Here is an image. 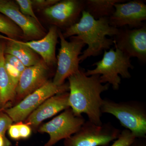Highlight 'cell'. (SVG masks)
Wrapping results in <instances>:
<instances>
[{"instance_id": "7402d4cb", "label": "cell", "mask_w": 146, "mask_h": 146, "mask_svg": "<svg viewBox=\"0 0 146 146\" xmlns=\"http://www.w3.org/2000/svg\"><path fill=\"white\" fill-rule=\"evenodd\" d=\"M13 122L6 113L0 114V136L5 137L6 131L12 125Z\"/></svg>"}, {"instance_id": "3957f363", "label": "cell", "mask_w": 146, "mask_h": 146, "mask_svg": "<svg viewBox=\"0 0 146 146\" xmlns=\"http://www.w3.org/2000/svg\"><path fill=\"white\" fill-rule=\"evenodd\" d=\"M102 113L114 116L136 138H146V106L140 101L116 102L103 100Z\"/></svg>"}, {"instance_id": "5bb4252c", "label": "cell", "mask_w": 146, "mask_h": 146, "mask_svg": "<svg viewBox=\"0 0 146 146\" xmlns=\"http://www.w3.org/2000/svg\"><path fill=\"white\" fill-rule=\"evenodd\" d=\"M69 94L65 92L54 95L45 100L25 120V123L36 127L43 121L70 108Z\"/></svg>"}, {"instance_id": "277c9868", "label": "cell", "mask_w": 146, "mask_h": 146, "mask_svg": "<svg viewBox=\"0 0 146 146\" xmlns=\"http://www.w3.org/2000/svg\"><path fill=\"white\" fill-rule=\"evenodd\" d=\"M92 65L96 66V68L87 70L85 72L86 75H100L101 83L111 84L115 90L119 88L121 84L120 76L123 78H130L129 69L134 68L130 58L116 47L115 50L110 48L108 51L104 50L101 60Z\"/></svg>"}, {"instance_id": "83f0119b", "label": "cell", "mask_w": 146, "mask_h": 146, "mask_svg": "<svg viewBox=\"0 0 146 146\" xmlns=\"http://www.w3.org/2000/svg\"><path fill=\"white\" fill-rule=\"evenodd\" d=\"M5 1H4V0H0V3H1Z\"/></svg>"}, {"instance_id": "8fae6325", "label": "cell", "mask_w": 146, "mask_h": 146, "mask_svg": "<svg viewBox=\"0 0 146 146\" xmlns=\"http://www.w3.org/2000/svg\"><path fill=\"white\" fill-rule=\"evenodd\" d=\"M84 10L83 0H64L45 9L44 13L54 26L66 29L77 23Z\"/></svg>"}, {"instance_id": "9a60e30c", "label": "cell", "mask_w": 146, "mask_h": 146, "mask_svg": "<svg viewBox=\"0 0 146 146\" xmlns=\"http://www.w3.org/2000/svg\"><path fill=\"white\" fill-rule=\"evenodd\" d=\"M58 31L57 27L53 25L50 28L47 34L39 40L27 42L18 41L39 54L48 66L54 65L57 63L55 51L59 37Z\"/></svg>"}, {"instance_id": "ac0fdd59", "label": "cell", "mask_w": 146, "mask_h": 146, "mask_svg": "<svg viewBox=\"0 0 146 146\" xmlns=\"http://www.w3.org/2000/svg\"><path fill=\"white\" fill-rule=\"evenodd\" d=\"M125 1L123 0H85L84 10L96 20L109 18L115 11V4Z\"/></svg>"}, {"instance_id": "52a82bcc", "label": "cell", "mask_w": 146, "mask_h": 146, "mask_svg": "<svg viewBox=\"0 0 146 146\" xmlns=\"http://www.w3.org/2000/svg\"><path fill=\"white\" fill-rule=\"evenodd\" d=\"M69 90V85L64 84L56 85L48 81L44 85L25 97L15 106L7 109L5 112L13 122H20L27 118L45 100L52 96L62 94Z\"/></svg>"}, {"instance_id": "e0dca14e", "label": "cell", "mask_w": 146, "mask_h": 146, "mask_svg": "<svg viewBox=\"0 0 146 146\" xmlns=\"http://www.w3.org/2000/svg\"><path fill=\"white\" fill-rule=\"evenodd\" d=\"M5 46L0 44V106L3 107L16 96L13 87L5 68Z\"/></svg>"}, {"instance_id": "484cf974", "label": "cell", "mask_w": 146, "mask_h": 146, "mask_svg": "<svg viewBox=\"0 0 146 146\" xmlns=\"http://www.w3.org/2000/svg\"><path fill=\"white\" fill-rule=\"evenodd\" d=\"M129 146H146V138H136Z\"/></svg>"}, {"instance_id": "7a4b0ae2", "label": "cell", "mask_w": 146, "mask_h": 146, "mask_svg": "<svg viewBox=\"0 0 146 146\" xmlns=\"http://www.w3.org/2000/svg\"><path fill=\"white\" fill-rule=\"evenodd\" d=\"M118 32L119 29L110 25L108 18L96 20L84 10L79 21L66 29L63 35L65 39L78 36L85 45H88L87 48L80 56L82 63L88 57L97 56L103 51L110 49L114 44V41L107 36H115Z\"/></svg>"}, {"instance_id": "8992f818", "label": "cell", "mask_w": 146, "mask_h": 146, "mask_svg": "<svg viewBox=\"0 0 146 146\" xmlns=\"http://www.w3.org/2000/svg\"><path fill=\"white\" fill-rule=\"evenodd\" d=\"M121 131L110 123L98 125L88 120L78 131L65 139V146H108L118 138Z\"/></svg>"}, {"instance_id": "6da1fadb", "label": "cell", "mask_w": 146, "mask_h": 146, "mask_svg": "<svg viewBox=\"0 0 146 146\" xmlns=\"http://www.w3.org/2000/svg\"><path fill=\"white\" fill-rule=\"evenodd\" d=\"M85 72L80 69L68 78L70 108L76 116L86 114L90 122L101 125V94L108 90L110 84L102 83L100 75L87 76Z\"/></svg>"}, {"instance_id": "30bf717a", "label": "cell", "mask_w": 146, "mask_h": 146, "mask_svg": "<svg viewBox=\"0 0 146 146\" xmlns=\"http://www.w3.org/2000/svg\"><path fill=\"white\" fill-rule=\"evenodd\" d=\"M114 44L131 58L136 57L139 61H146V26L138 29H119L114 36Z\"/></svg>"}, {"instance_id": "5b68a950", "label": "cell", "mask_w": 146, "mask_h": 146, "mask_svg": "<svg viewBox=\"0 0 146 146\" xmlns=\"http://www.w3.org/2000/svg\"><path fill=\"white\" fill-rule=\"evenodd\" d=\"M60 47L57 56V68L53 82L58 86L64 84L66 78L80 70V55L85 44L78 36L71 37L68 42L63 36V33L58 31Z\"/></svg>"}, {"instance_id": "4fadbf2b", "label": "cell", "mask_w": 146, "mask_h": 146, "mask_svg": "<svg viewBox=\"0 0 146 146\" xmlns=\"http://www.w3.org/2000/svg\"><path fill=\"white\" fill-rule=\"evenodd\" d=\"M42 59L36 65L27 67L22 74L16 89L19 98L26 97L46 83L49 69Z\"/></svg>"}, {"instance_id": "2e32d148", "label": "cell", "mask_w": 146, "mask_h": 146, "mask_svg": "<svg viewBox=\"0 0 146 146\" xmlns=\"http://www.w3.org/2000/svg\"><path fill=\"white\" fill-rule=\"evenodd\" d=\"M0 38L8 41L5 48V54L15 56L26 68L36 65L41 60L36 53L28 47L21 44L18 40L11 39L1 35Z\"/></svg>"}, {"instance_id": "d6986e66", "label": "cell", "mask_w": 146, "mask_h": 146, "mask_svg": "<svg viewBox=\"0 0 146 146\" xmlns=\"http://www.w3.org/2000/svg\"><path fill=\"white\" fill-rule=\"evenodd\" d=\"M0 32L6 35L9 38L17 40L23 36L21 29L7 17L0 15Z\"/></svg>"}, {"instance_id": "7c38bea8", "label": "cell", "mask_w": 146, "mask_h": 146, "mask_svg": "<svg viewBox=\"0 0 146 146\" xmlns=\"http://www.w3.org/2000/svg\"><path fill=\"white\" fill-rule=\"evenodd\" d=\"M0 13L5 15L21 29L24 37L34 40L44 36L41 24L21 13L18 5L14 2L5 1L1 3Z\"/></svg>"}, {"instance_id": "9c48e42d", "label": "cell", "mask_w": 146, "mask_h": 146, "mask_svg": "<svg viewBox=\"0 0 146 146\" xmlns=\"http://www.w3.org/2000/svg\"><path fill=\"white\" fill-rule=\"evenodd\" d=\"M114 7V12L108 18L111 26L117 29L128 27L135 29L145 25L143 22L146 20V5L143 1L118 3Z\"/></svg>"}, {"instance_id": "cb8c5ba5", "label": "cell", "mask_w": 146, "mask_h": 146, "mask_svg": "<svg viewBox=\"0 0 146 146\" xmlns=\"http://www.w3.org/2000/svg\"><path fill=\"white\" fill-rule=\"evenodd\" d=\"M20 130V136L21 138H27L31 134V128L29 126L22 122H18Z\"/></svg>"}, {"instance_id": "4316f807", "label": "cell", "mask_w": 146, "mask_h": 146, "mask_svg": "<svg viewBox=\"0 0 146 146\" xmlns=\"http://www.w3.org/2000/svg\"><path fill=\"white\" fill-rule=\"evenodd\" d=\"M10 143L5 137L0 136V146H9Z\"/></svg>"}, {"instance_id": "603a6c76", "label": "cell", "mask_w": 146, "mask_h": 146, "mask_svg": "<svg viewBox=\"0 0 146 146\" xmlns=\"http://www.w3.org/2000/svg\"><path fill=\"white\" fill-rule=\"evenodd\" d=\"M59 1L58 0H33L32 2L33 6L39 9H45L55 4Z\"/></svg>"}, {"instance_id": "44dd1931", "label": "cell", "mask_w": 146, "mask_h": 146, "mask_svg": "<svg viewBox=\"0 0 146 146\" xmlns=\"http://www.w3.org/2000/svg\"><path fill=\"white\" fill-rule=\"evenodd\" d=\"M16 3L18 4L21 13L33 18L39 23L41 24L33 11L31 0H16Z\"/></svg>"}, {"instance_id": "d4e9b609", "label": "cell", "mask_w": 146, "mask_h": 146, "mask_svg": "<svg viewBox=\"0 0 146 146\" xmlns=\"http://www.w3.org/2000/svg\"><path fill=\"white\" fill-rule=\"evenodd\" d=\"M8 132L9 136L13 139L17 140L21 138L18 123L15 124L11 125L9 128Z\"/></svg>"}, {"instance_id": "ba28073f", "label": "cell", "mask_w": 146, "mask_h": 146, "mask_svg": "<svg viewBox=\"0 0 146 146\" xmlns=\"http://www.w3.org/2000/svg\"><path fill=\"white\" fill-rule=\"evenodd\" d=\"M85 121L82 115H75L70 108L42 125L39 128V131L49 135V140L45 146H52L58 141L68 139L74 135Z\"/></svg>"}, {"instance_id": "ffe728a7", "label": "cell", "mask_w": 146, "mask_h": 146, "mask_svg": "<svg viewBox=\"0 0 146 146\" xmlns=\"http://www.w3.org/2000/svg\"><path fill=\"white\" fill-rule=\"evenodd\" d=\"M136 139L130 131L125 129L121 131L118 138L109 146H129Z\"/></svg>"}]
</instances>
